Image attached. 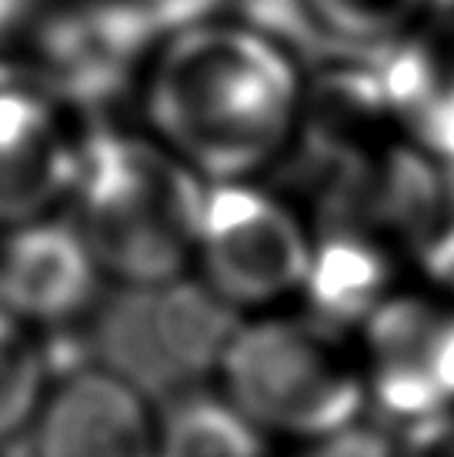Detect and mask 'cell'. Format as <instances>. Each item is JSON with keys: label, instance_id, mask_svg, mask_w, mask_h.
<instances>
[{"label": "cell", "instance_id": "obj_1", "mask_svg": "<svg viewBox=\"0 0 454 457\" xmlns=\"http://www.w3.org/2000/svg\"><path fill=\"white\" fill-rule=\"evenodd\" d=\"M157 140L207 184L274 164L301 117V77L278 40L240 24H190L144 84Z\"/></svg>", "mask_w": 454, "mask_h": 457}, {"label": "cell", "instance_id": "obj_2", "mask_svg": "<svg viewBox=\"0 0 454 457\" xmlns=\"http://www.w3.org/2000/svg\"><path fill=\"white\" fill-rule=\"evenodd\" d=\"M207 180L161 140L94 134L80 140L71 224L107 280L167 287L194 261Z\"/></svg>", "mask_w": 454, "mask_h": 457}, {"label": "cell", "instance_id": "obj_3", "mask_svg": "<svg viewBox=\"0 0 454 457\" xmlns=\"http://www.w3.org/2000/svg\"><path fill=\"white\" fill-rule=\"evenodd\" d=\"M217 394L257 431L315 445L361 424L367 384L348 334L317 318L254 314L217 354Z\"/></svg>", "mask_w": 454, "mask_h": 457}, {"label": "cell", "instance_id": "obj_4", "mask_svg": "<svg viewBox=\"0 0 454 457\" xmlns=\"http://www.w3.org/2000/svg\"><path fill=\"white\" fill-rule=\"evenodd\" d=\"M315 237L274 194L251 180L207 184L190 270L214 301L238 311H271L304 291Z\"/></svg>", "mask_w": 454, "mask_h": 457}, {"label": "cell", "instance_id": "obj_5", "mask_svg": "<svg viewBox=\"0 0 454 457\" xmlns=\"http://www.w3.org/2000/svg\"><path fill=\"white\" fill-rule=\"evenodd\" d=\"M367 404L401 424L454 411V304L388 294L361 324Z\"/></svg>", "mask_w": 454, "mask_h": 457}, {"label": "cell", "instance_id": "obj_6", "mask_svg": "<svg viewBox=\"0 0 454 457\" xmlns=\"http://www.w3.org/2000/svg\"><path fill=\"white\" fill-rule=\"evenodd\" d=\"M161 411L121 370L84 364L51 378L27 424V457H157Z\"/></svg>", "mask_w": 454, "mask_h": 457}, {"label": "cell", "instance_id": "obj_7", "mask_svg": "<svg viewBox=\"0 0 454 457\" xmlns=\"http://www.w3.org/2000/svg\"><path fill=\"white\" fill-rule=\"evenodd\" d=\"M80 140L61 107L24 80H0V230L21 228L67 204Z\"/></svg>", "mask_w": 454, "mask_h": 457}, {"label": "cell", "instance_id": "obj_8", "mask_svg": "<svg viewBox=\"0 0 454 457\" xmlns=\"http://www.w3.org/2000/svg\"><path fill=\"white\" fill-rule=\"evenodd\" d=\"M104 280L71 220L51 214L0 230V307L34 330L80 318L97 301Z\"/></svg>", "mask_w": 454, "mask_h": 457}, {"label": "cell", "instance_id": "obj_9", "mask_svg": "<svg viewBox=\"0 0 454 457\" xmlns=\"http://www.w3.org/2000/svg\"><path fill=\"white\" fill-rule=\"evenodd\" d=\"M381 87L404 130L438 161H454V17L408 40Z\"/></svg>", "mask_w": 454, "mask_h": 457}, {"label": "cell", "instance_id": "obj_10", "mask_svg": "<svg viewBox=\"0 0 454 457\" xmlns=\"http://www.w3.org/2000/svg\"><path fill=\"white\" fill-rule=\"evenodd\" d=\"M301 294H311V318L348 334V328H361L367 314L388 297V264L367 241H315Z\"/></svg>", "mask_w": 454, "mask_h": 457}, {"label": "cell", "instance_id": "obj_11", "mask_svg": "<svg viewBox=\"0 0 454 457\" xmlns=\"http://www.w3.org/2000/svg\"><path fill=\"white\" fill-rule=\"evenodd\" d=\"M157 457H267V437L221 394H194L161 411Z\"/></svg>", "mask_w": 454, "mask_h": 457}, {"label": "cell", "instance_id": "obj_12", "mask_svg": "<svg viewBox=\"0 0 454 457\" xmlns=\"http://www.w3.org/2000/svg\"><path fill=\"white\" fill-rule=\"evenodd\" d=\"M51 384L40 330L0 307V445L27 431Z\"/></svg>", "mask_w": 454, "mask_h": 457}, {"label": "cell", "instance_id": "obj_13", "mask_svg": "<svg viewBox=\"0 0 454 457\" xmlns=\"http://www.w3.org/2000/svg\"><path fill=\"white\" fill-rule=\"evenodd\" d=\"M317 30L344 44H384L401 37L428 0H301Z\"/></svg>", "mask_w": 454, "mask_h": 457}, {"label": "cell", "instance_id": "obj_14", "mask_svg": "<svg viewBox=\"0 0 454 457\" xmlns=\"http://www.w3.org/2000/svg\"><path fill=\"white\" fill-rule=\"evenodd\" d=\"M394 457H454V411L401 424Z\"/></svg>", "mask_w": 454, "mask_h": 457}, {"label": "cell", "instance_id": "obj_15", "mask_svg": "<svg viewBox=\"0 0 454 457\" xmlns=\"http://www.w3.org/2000/svg\"><path fill=\"white\" fill-rule=\"evenodd\" d=\"M304 447H307L304 457H394V447L361 434L357 424H354L351 431H340L334 437H324V441H315V445Z\"/></svg>", "mask_w": 454, "mask_h": 457}, {"label": "cell", "instance_id": "obj_16", "mask_svg": "<svg viewBox=\"0 0 454 457\" xmlns=\"http://www.w3.org/2000/svg\"><path fill=\"white\" fill-rule=\"evenodd\" d=\"M441 207L448 224L454 228V161H448V170H444V180H441Z\"/></svg>", "mask_w": 454, "mask_h": 457}]
</instances>
